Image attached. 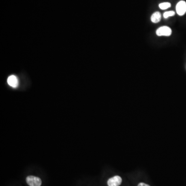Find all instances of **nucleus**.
<instances>
[{
  "mask_svg": "<svg viewBox=\"0 0 186 186\" xmlns=\"http://www.w3.org/2000/svg\"><path fill=\"white\" fill-rule=\"evenodd\" d=\"M26 182L30 186H41V179L34 176H29L26 179Z\"/></svg>",
  "mask_w": 186,
  "mask_h": 186,
  "instance_id": "nucleus-1",
  "label": "nucleus"
},
{
  "mask_svg": "<svg viewBox=\"0 0 186 186\" xmlns=\"http://www.w3.org/2000/svg\"><path fill=\"white\" fill-rule=\"evenodd\" d=\"M156 34L158 36H169L172 34V30L166 26H161L156 31Z\"/></svg>",
  "mask_w": 186,
  "mask_h": 186,
  "instance_id": "nucleus-2",
  "label": "nucleus"
},
{
  "mask_svg": "<svg viewBox=\"0 0 186 186\" xmlns=\"http://www.w3.org/2000/svg\"><path fill=\"white\" fill-rule=\"evenodd\" d=\"M176 12L179 16H182L186 13V2L184 1H181L177 3L176 6Z\"/></svg>",
  "mask_w": 186,
  "mask_h": 186,
  "instance_id": "nucleus-3",
  "label": "nucleus"
},
{
  "mask_svg": "<svg viewBox=\"0 0 186 186\" xmlns=\"http://www.w3.org/2000/svg\"><path fill=\"white\" fill-rule=\"evenodd\" d=\"M122 179L120 176H115L110 178L107 180V184L108 186H120L121 185Z\"/></svg>",
  "mask_w": 186,
  "mask_h": 186,
  "instance_id": "nucleus-4",
  "label": "nucleus"
},
{
  "mask_svg": "<svg viewBox=\"0 0 186 186\" xmlns=\"http://www.w3.org/2000/svg\"><path fill=\"white\" fill-rule=\"evenodd\" d=\"M7 83L9 86L13 88H16L18 86V79L15 75H12L8 78Z\"/></svg>",
  "mask_w": 186,
  "mask_h": 186,
  "instance_id": "nucleus-5",
  "label": "nucleus"
},
{
  "mask_svg": "<svg viewBox=\"0 0 186 186\" xmlns=\"http://www.w3.org/2000/svg\"><path fill=\"white\" fill-rule=\"evenodd\" d=\"M161 19V13L159 12H155L154 14L151 15V21L152 22L154 23H157L160 22Z\"/></svg>",
  "mask_w": 186,
  "mask_h": 186,
  "instance_id": "nucleus-6",
  "label": "nucleus"
},
{
  "mask_svg": "<svg viewBox=\"0 0 186 186\" xmlns=\"http://www.w3.org/2000/svg\"><path fill=\"white\" fill-rule=\"evenodd\" d=\"M171 6V3L169 2H164V3L159 4V7L162 10H165L170 7Z\"/></svg>",
  "mask_w": 186,
  "mask_h": 186,
  "instance_id": "nucleus-7",
  "label": "nucleus"
},
{
  "mask_svg": "<svg viewBox=\"0 0 186 186\" xmlns=\"http://www.w3.org/2000/svg\"><path fill=\"white\" fill-rule=\"evenodd\" d=\"M175 14V12H174V11L166 12L164 14V17L165 19L168 18L169 17L174 16Z\"/></svg>",
  "mask_w": 186,
  "mask_h": 186,
  "instance_id": "nucleus-8",
  "label": "nucleus"
},
{
  "mask_svg": "<svg viewBox=\"0 0 186 186\" xmlns=\"http://www.w3.org/2000/svg\"><path fill=\"white\" fill-rule=\"evenodd\" d=\"M138 186H150V185L146 184L144 183H140L138 184Z\"/></svg>",
  "mask_w": 186,
  "mask_h": 186,
  "instance_id": "nucleus-9",
  "label": "nucleus"
}]
</instances>
